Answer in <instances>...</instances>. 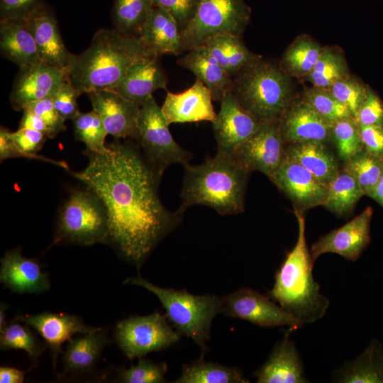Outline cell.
Returning <instances> with one entry per match:
<instances>
[{
	"mask_svg": "<svg viewBox=\"0 0 383 383\" xmlns=\"http://www.w3.org/2000/svg\"><path fill=\"white\" fill-rule=\"evenodd\" d=\"M107 146L104 153L86 150L87 166L72 174L101 201L108 217L107 244L139 270L183 213L163 206L158 194L162 175L138 148L118 140Z\"/></svg>",
	"mask_w": 383,
	"mask_h": 383,
	"instance_id": "cell-1",
	"label": "cell"
},
{
	"mask_svg": "<svg viewBox=\"0 0 383 383\" xmlns=\"http://www.w3.org/2000/svg\"><path fill=\"white\" fill-rule=\"evenodd\" d=\"M155 56L139 36L126 35L115 28H101L84 51L71 54L67 79L80 94L111 89L132 65Z\"/></svg>",
	"mask_w": 383,
	"mask_h": 383,
	"instance_id": "cell-2",
	"label": "cell"
},
{
	"mask_svg": "<svg viewBox=\"0 0 383 383\" xmlns=\"http://www.w3.org/2000/svg\"><path fill=\"white\" fill-rule=\"evenodd\" d=\"M294 212L298 223L297 240L276 272L267 296L304 326L322 318L330 301L321 293L313 277L314 262L306 243L304 211L295 208Z\"/></svg>",
	"mask_w": 383,
	"mask_h": 383,
	"instance_id": "cell-3",
	"label": "cell"
},
{
	"mask_svg": "<svg viewBox=\"0 0 383 383\" xmlns=\"http://www.w3.org/2000/svg\"><path fill=\"white\" fill-rule=\"evenodd\" d=\"M184 168L180 213L193 205L209 206L223 216L243 211L249 172L232 157L217 152L201 165Z\"/></svg>",
	"mask_w": 383,
	"mask_h": 383,
	"instance_id": "cell-4",
	"label": "cell"
},
{
	"mask_svg": "<svg viewBox=\"0 0 383 383\" xmlns=\"http://www.w3.org/2000/svg\"><path fill=\"white\" fill-rule=\"evenodd\" d=\"M123 284L141 287L155 294L165 310L167 321L179 335L197 344L203 357L210 338L212 321L221 313V297L214 294L195 295L185 289L160 287L140 276L128 277Z\"/></svg>",
	"mask_w": 383,
	"mask_h": 383,
	"instance_id": "cell-5",
	"label": "cell"
},
{
	"mask_svg": "<svg viewBox=\"0 0 383 383\" xmlns=\"http://www.w3.org/2000/svg\"><path fill=\"white\" fill-rule=\"evenodd\" d=\"M233 79L232 92L261 123L278 121L289 106V80L274 64L258 57Z\"/></svg>",
	"mask_w": 383,
	"mask_h": 383,
	"instance_id": "cell-6",
	"label": "cell"
},
{
	"mask_svg": "<svg viewBox=\"0 0 383 383\" xmlns=\"http://www.w3.org/2000/svg\"><path fill=\"white\" fill-rule=\"evenodd\" d=\"M108 236V217L99 199L89 189L72 192L60 211L52 245L107 244Z\"/></svg>",
	"mask_w": 383,
	"mask_h": 383,
	"instance_id": "cell-7",
	"label": "cell"
},
{
	"mask_svg": "<svg viewBox=\"0 0 383 383\" xmlns=\"http://www.w3.org/2000/svg\"><path fill=\"white\" fill-rule=\"evenodd\" d=\"M250 16L243 0H200L196 11L182 32V50L202 45L209 37L231 33L241 37Z\"/></svg>",
	"mask_w": 383,
	"mask_h": 383,
	"instance_id": "cell-8",
	"label": "cell"
},
{
	"mask_svg": "<svg viewBox=\"0 0 383 383\" xmlns=\"http://www.w3.org/2000/svg\"><path fill=\"white\" fill-rule=\"evenodd\" d=\"M162 109L152 96L141 105L138 121V137L145 159L160 175L170 165L189 164L191 154L174 140Z\"/></svg>",
	"mask_w": 383,
	"mask_h": 383,
	"instance_id": "cell-9",
	"label": "cell"
},
{
	"mask_svg": "<svg viewBox=\"0 0 383 383\" xmlns=\"http://www.w3.org/2000/svg\"><path fill=\"white\" fill-rule=\"evenodd\" d=\"M179 336L167 323L166 316L158 312L123 319L115 331L118 346L131 360L166 349L175 344Z\"/></svg>",
	"mask_w": 383,
	"mask_h": 383,
	"instance_id": "cell-10",
	"label": "cell"
},
{
	"mask_svg": "<svg viewBox=\"0 0 383 383\" xmlns=\"http://www.w3.org/2000/svg\"><path fill=\"white\" fill-rule=\"evenodd\" d=\"M221 313L265 327H288L294 331L303 326L267 295L248 288H240L221 297Z\"/></svg>",
	"mask_w": 383,
	"mask_h": 383,
	"instance_id": "cell-11",
	"label": "cell"
},
{
	"mask_svg": "<svg viewBox=\"0 0 383 383\" xmlns=\"http://www.w3.org/2000/svg\"><path fill=\"white\" fill-rule=\"evenodd\" d=\"M284 143L279 120L262 122L258 130L230 156L249 172L259 171L271 180L284 157Z\"/></svg>",
	"mask_w": 383,
	"mask_h": 383,
	"instance_id": "cell-12",
	"label": "cell"
},
{
	"mask_svg": "<svg viewBox=\"0 0 383 383\" xmlns=\"http://www.w3.org/2000/svg\"><path fill=\"white\" fill-rule=\"evenodd\" d=\"M220 103L212 127L218 152L230 156L258 130L261 122L240 105L232 91L226 94Z\"/></svg>",
	"mask_w": 383,
	"mask_h": 383,
	"instance_id": "cell-13",
	"label": "cell"
},
{
	"mask_svg": "<svg viewBox=\"0 0 383 383\" xmlns=\"http://www.w3.org/2000/svg\"><path fill=\"white\" fill-rule=\"evenodd\" d=\"M370 206L343 226L321 236L311 246L310 253L315 261L326 253L338 254L345 260L356 261L370 243Z\"/></svg>",
	"mask_w": 383,
	"mask_h": 383,
	"instance_id": "cell-14",
	"label": "cell"
},
{
	"mask_svg": "<svg viewBox=\"0 0 383 383\" xmlns=\"http://www.w3.org/2000/svg\"><path fill=\"white\" fill-rule=\"evenodd\" d=\"M271 181L292 200L296 209L304 211L323 206L328 185L286 154Z\"/></svg>",
	"mask_w": 383,
	"mask_h": 383,
	"instance_id": "cell-15",
	"label": "cell"
},
{
	"mask_svg": "<svg viewBox=\"0 0 383 383\" xmlns=\"http://www.w3.org/2000/svg\"><path fill=\"white\" fill-rule=\"evenodd\" d=\"M67 80L66 70L43 62L19 67L10 94L11 106L23 111L33 102L50 98Z\"/></svg>",
	"mask_w": 383,
	"mask_h": 383,
	"instance_id": "cell-16",
	"label": "cell"
},
{
	"mask_svg": "<svg viewBox=\"0 0 383 383\" xmlns=\"http://www.w3.org/2000/svg\"><path fill=\"white\" fill-rule=\"evenodd\" d=\"M22 20L34 38L42 62L67 71L72 53L64 44L48 6L44 3Z\"/></svg>",
	"mask_w": 383,
	"mask_h": 383,
	"instance_id": "cell-17",
	"label": "cell"
},
{
	"mask_svg": "<svg viewBox=\"0 0 383 383\" xmlns=\"http://www.w3.org/2000/svg\"><path fill=\"white\" fill-rule=\"evenodd\" d=\"M87 94L93 110L101 117L109 135L116 140L137 138L140 105L109 89L94 91Z\"/></svg>",
	"mask_w": 383,
	"mask_h": 383,
	"instance_id": "cell-18",
	"label": "cell"
},
{
	"mask_svg": "<svg viewBox=\"0 0 383 383\" xmlns=\"http://www.w3.org/2000/svg\"><path fill=\"white\" fill-rule=\"evenodd\" d=\"M284 143H325L331 140L333 123L325 120L306 100L288 108L279 119Z\"/></svg>",
	"mask_w": 383,
	"mask_h": 383,
	"instance_id": "cell-19",
	"label": "cell"
},
{
	"mask_svg": "<svg viewBox=\"0 0 383 383\" xmlns=\"http://www.w3.org/2000/svg\"><path fill=\"white\" fill-rule=\"evenodd\" d=\"M210 90L199 79L179 93L167 91L161 106L169 124L213 121L216 113L212 104Z\"/></svg>",
	"mask_w": 383,
	"mask_h": 383,
	"instance_id": "cell-20",
	"label": "cell"
},
{
	"mask_svg": "<svg viewBox=\"0 0 383 383\" xmlns=\"http://www.w3.org/2000/svg\"><path fill=\"white\" fill-rule=\"evenodd\" d=\"M289 329L278 340L264 364L254 373L257 383H307L304 367Z\"/></svg>",
	"mask_w": 383,
	"mask_h": 383,
	"instance_id": "cell-21",
	"label": "cell"
},
{
	"mask_svg": "<svg viewBox=\"0 0 383 383\" xmlns=\"http://www.w3.org/2000/svg\"><path fill=\"white\" fill-rule=\"evenodd\" d=\"M14 319L31 326L43 338L52 352L55 367L63 343L77 333L85 334L97 328L87 326L79 316L65 313L43 312L37 315H19Z\"/></svg>",
	"mask_w": 383,
	"mask_h": 383,
	"instance_id": "cell-22",
	"label": "cell"
},
{
	"mask_svg": "<svg viewBox=\"0 0 383 383\" xmlns=\"http://www.w3.org/2000/svg\"><path fill=\"white\" fill-rule=\"evenodd\" d=\"M0 281L18 294H40L50 288L48 274L38 262L23 257L20 250L7 252L1 257Z\"/></svg>",
	"mask_w": 383,
	"mask_h": 383,
	"instance_id": "cell-23",
	"label": "cell"
},
{
	"mask_svg": "<svg viewBox=\"0 0 383 383\" xmlns=\"http://www.w3.org/2000/svg\"><path fill=\"white\" fill-rule=\"evenodd\" d=\"M158 58L155 56L136 62L109 90L141 106L155 91L167 89V78Z\"/></svg>",
	"mask_w": 383,
	"mask_h": 383,
	"instance_id": "cell-24",
	"label": "cell"
},
{
	"mask_svg": "<svg viewBox=\"0 0 383 383\" xmlns=\"http://www.w3.org/2000/svg\"><path fill=\"white\" fill-rule=\"evenodd\" d=\"M181 34L173 16L165 9L154 6L138 36L147 48L157 56L178 55L183 52Z\"/></svg>",
	"mask_w": 383,
	"mask_h": 383,
	"instance_id": "cell-25",
	"label": "cell"
},
{
	"mask_svg": "<svg viewBox=\"0 0 383 383\" xmlns=\"http://www.w3.org/2000/svg\"><path fill=\"white\" fill-rule=\"evenodd\" d=\"M177 60V64L190 70L210 90L213 100L220 101L232 91L233 79L221 67L206 48H194Z\"/></svg>",
	"mask_w": 383,
	"mask_h": 383,
	"instance_id": "cell-26",
	"label": "cell"
},
{
	"mask_svg": "<svg viewBox=\"0 0 383 383\" xmlns=\"http://www.w3.org/2000/svg\"><path fill=\"white\" fill-rule=\"evenodd\" d=\"M0 50L19 67L42 62L34 38L22 19L0 20Z\"/></svg>",
	"mask_w": 383,
	"mask_h": 383,
	"instance_id": "cell-27",
	"label": "cell"
},
{
	"mask_svg": "<svg viewBox=\"0 0 383 383\" xmlns=\"http://www.w3.org/2000/svg\"><path fill=\"white\" fill-rule=\"evenodd\" d=\"M331 379L338 383H382L383 349L380 344L372 341L363 353L334 370Z\"/></svg>",
	"mask_w": 383,
	"mask_h": 383,
	"instance_id": "cell-28",
	"label": "cell"
},
{
	"mask_svg": "<svg viewBox=\"0 0 383 383\" xmlns=\"http://www.w3.org/2000/svg\"><path fill=\"white\" fill-rule=\"evenodd\" d=\"M108 342L106 331L100 328L68 340L62 361L66 372H87L97 362Z\"/></svg>",
	"mask_w": 383,
	"mask_h": 383,
	"instance_id": "cell-29",
	"label": "cell"
},
{
	"mask_svg": "<svg viewBox=\"0 0 383 383\" xmlns=\"http://www.w3.org/2000/svg\"><path fill=\"white\" fill-rule=\"evenodd\" d=\"M0 131L1 162L11 157H25L50 162L69 170L66 162L37 154L46 140L47 136L45 133L25 128H18L13 133L5 127H1Z\"/></svg>",
	"mask_w": 383,
	"mask_h": 383,
	"instance_id": "cell-30",
	"label": "cell"
},
{
	"mask_svg": "<svg viewBox=\"0 0 383 383\" xmlns=\"http://www.w3.org/2000/svg\"><path fill=\"white\" fill-rule=\"evenodd\" d=\"M203 45L233 79L259 57L245 47L240 36L231 33L212 35Z\"/></svg>",
	"mask_w": 383,
	"mask_h": 383,
	"instance_id": "cell-31",
	"label": "cell"
},
{
	"mask_svg": "<svg viewBox=\"0 0 383 383\" xmlns=\"http://www.w3.org/2000/svg\"><path fill=\"white\" fill-rule=\"evenodd\" d=\"M285 154L327 185L340 172L335 157L323 143L289 144L285 149Z\"/></svg>",
	"mask_w": 383,
	"mask_h": 383,
	"instance_id": "cell-32",
	"label": "cell"
},
{
	"mask_svg": "<svg viewBox=\"0 0 383 383\" xmlns=\"http://www.w3.org/2000/svg\"><path fill=\"white\" fill-rule=\"evenodd\" d=\"M174 383H247L250 382L242 371L217 362L199 360L183 365L181 376Z\"/></svg>",
	"mask_w": 383,
	"mask_h": 383,
	"instance_id": "cell-33",
	"label": "cell"
},
{
	"mask_svg": "<svg viewBox=\"0 0 383 383\" xmlns=\"http://www.w3.org/2000/svg\"><path fill=\"white\" fill-rule=\"evenodd\" d=\"M365 195L355 177L343 169L328 184L323 206L337 216H345Z\"/></svg>",
	"mask_w": 383,
	"mask_h": 383,
	"instance_id": "cell-34",
	"label": "cell"
},
{
	"mask_svg": "<svg viewBox=\"0 0 383 383\" xmlns=\"http://www.w3.org/2000/svg\"><path fill=\"white\" fill-rule=\"evenodd\" d=\"M153 6L152 0H115V29L126 35L138 36Z\"/></svg>",
	"mask_w": 383,
	"mask_h": 383,
	"instance_id": "cell-35",
	"label": "cell"
},
{
	"mask_svg": "<svg viewBox=\"0 0 383 383\" xmlns=\"http://www.w3.org/2000/svg\"><path fill=\"white\" fill-rule=\"evenodd\" d=\"M343 169L355 177L365 194L370 197L383 173V157L363 149L345 161Z\"/></svg>",
	"mask_w": 383,
	"mask_h": 383,
	"instance_id": "cell-36",
	"label": "cell"
},
{
	"mask_svg": "<svg viewBox=\"0 0 383 383\" xmlns=\"http://www.w3.org/2000/svg\"><path fill=\"white\" fill-rule=\"evenodd\" d=\"M322 48L311 39L302 38L292 43L284 54L282 65L292 75H308L318 60Z\"/></svg>",
	"mask_w": 383,
	"mask_h": 383,
	"instance_id": "cell-37",
	"label": "cell"
},
{
	"mask_svg": "<svg viewBox=\"0 0 383 383\" xmlns=\"http://www.w3.org/2000/svg\"><path fill=\"white\" fill-rule=\"evenodd\" d=\"M307 77L315 87L328 89L337 81L348 77V72L341 55L325 48Z\"/></svg>",
	"mask_w": 383,
	"mask_h": 383,
	"instance_id": "cell-38",
	"label": "cell"
},
{
	"mask_svg": "<svg viewBox=\"0 0 383 383\" xmlns=\"http://www.w3.org/2000/svg\"><path fill=\"white\" fill-rule=\"evenodd\" d=\"M73 125L76 139L84 143L87 151L104 153L109 150L105 144L107 131L95 111L84 113L80 112L73 119Z\"/></svg>",
	"mask_w": 383,
	"mask_h": 383,
	"instance_id": "cell-39",
	"label": "cell"
},
{
	"mask_svg": "<svg viewBox=\"0 0 383 383\" xmlns=\"http://www.w3.org/2000/svg\"><path fill=\"white\" fill-rule=\"evenodd\" d=\"M8 323L1 331L0 348L2 350L21 349L26 351L29 357L36 360L46 348V343H43L30 331L28 325H23L15 320Z\"/></svg>",
	"mask_w": 383,
	"mask_h": 383,
	"instance_id": "cell-40",
	"label": "cell"
},
{
	"mask_svg": "<svg viewBox=\"0 0 383 383\" xmlns=\"http://www.w3.org/2000/svg\"><path fill=\"white\" fill-rule=\"evenodd\" d=\"M331 139L335 145L339 157L344 162L364 149L359 125L353 116L333 123Z\"/></svg>",
	"mask_w": 383,
	"mask_h": 383,
	"instance_id": "cell-41",
	"label": "cell"
},
{
	"mask_svg": "<svg viewBox=\"0 0 383 383\" xmlns=\"http://www.w3.org/2000/svg\"><path fill=\"white\" fill-rule=\"evenodd\" d=\"M304 100L331 123L353 116L348 109L338 101L328 89L314 87L306 93Z\"/></svg>",
	"mask_w": 383,
	"mask_h": 383,
	"instance_id": "cell-42",
	"label": "cell"
},
{
	"mask_svg": "<svg viewBox=\"0 0 383 383\" xmlns=\"http://www.w3.org/2000/svg\"><path fill=\"white\" fill-rule=\"evenodd\" d=\"M167 365L165 362H154L139 357L136 365L119 370L121 382L125 383H162L166 382L165 375Z\"/></svg>",
	"mask_w": 383,
	"mask_h": 383,
	"instance_id": "cell-43",
	"label": "cell"
},
{
	"mask_svg": "<svg viewBox=\"0 0 383 383\" xmlns=\"http://www.w3.org/2000/svg\"><path fill=\"white\" fill-rule=\"evenodd\" d=\"M328 89L348 109L354 118L369 90L362 83L349 77L337 81Z\"/></svg>",
	"mask_w": 383,
	"mask_h": 383,
	"instance_id": "cell-44",
	"label": "cell"
},
{
	"mask_svg": "<svg viewBox=\"0 0 383 383\" xmlns=\"http://www.w3.org/2000/svg\"><path fill=\"white\" fill-rule=\"evenodd\" d=\"M26 108L28 109L43 121L48 138H54L57 134L66 130L65 119L56 110L50 98L33 102Z\"/></svg>",
	"mask_w": 383,
	"mask_h": 383,
	"instance_id": "cell-45",
	"label": "cell"
},
{
	"mask_svg": "<svg viewBox=\"0 0 383 383\" xmlns=\"http://www.w3.org/2000/svg\"><path fill=\"white\" fill-rule=\"evenodd\" d=\"M80 93L67 80L51 96L53 104L65 120H73L79 113L77 99Z\"/></svg>",
	"mask_w": 383,
	"mask_h": 383,
	"instance_id": "cell-46",
	"label": "cell"
},
{
	"mask_svg": "<svg viewBox=\"0 0 383 383\" xmlns=\"http://www.w3.org/2000/svg\"><path fill=\"white\" fill-rule=\"evenodd\" d=\"M153 6L169 12L182 32L193 18L200 0H152Z\"/></svg>",
	"mask_w": 383,
	"mask_h": 383,
	"instance_id": "cell-47",
	"label": "cell"
},
{
	"mask_svg": "<svg viewBox=\"0 0 383 383\" xmlns=\"http://www.w3.org/2000/svg\"><path fill=\"white\" fill-rule=\"evenodd\" d=\"M355 119L359 126H383V104L372 91L368 90Z\"/></svg>",
	"mask_w": 383,
	"mask_h": 383,
	"instance_id": "cell-48",
	"label": "cell"
},
{
	"mask_svg": "<svg viewBox=\"0 0 383 383\" xmlns=\"http://www.w3.org/2000/svg\"><path fill=\"white\" fill-rule=\"evenodd\" d=\"M44 3V0H0V20L23 19Z\"/></svg>",
	"mask_w": 383,
	"mask_h": 383,
	"instance_id": "cell-49",
	"label": "cell"
},
{
	"mask_svg": "<svg viewBox=\"0 0 383 383\" xmlns=\"http://www.w3.org/2000/svg\"><path fill=\"white\" fill-rule=\"evenodd\" d=\"M359 129L364 150L383 157V126H359Z\"/></svg>",
	"mask_w": 383,
	"mask_h": 383,
	"instance_id": "cell-50",
	"label": "cell"
},
{
	"mask_svg": "<svg viewBox=\"0 0 383 383\" xmlns=\"http://www.w3.org/2000/svg\"><path fill=\"white\" fill-rule=\"evenodd\" d=\"M23 128L38 131L45 135L47 133L45 125L42 118L27 108L23 110V116L19 124V128Z\"/></svg>",
	"mask_w": 383,
	"mask_h": 383,
	"instance_id": "cell-51",
	"label": "cell"
},
{
	"mask_svg": "<svg viewBox=\"0 0 383 383\" xmlns=\"http://www.w3.org/2000/svg\"><path fill=\"white\" fill-rule=\"evenodd\" d=\"M25 371L15 367L3 366L0 367L1 383H21L24 380Z\"/></svg>",
	"mask_w": 383,
	"mask_h": 383,
	"instance_id": "cell-52",
	"label": "cell"
},
{
	"mask_svg": "<svg viewBox=\"0 0 383 383\" xmlns=\"http://www.w3.org/2000/svg\"><path fill=\"white\" fill-rule=\"evenodd\" d=\"M370 197L383 207V173Z\"/></svg>",
	"mask_w": 383,
	"mask_h": 383,
	"instance_id": "cell-53",
	"label": "cell"
},
{
	"mask_svg": "<svg viewBox=\"0 0 383 383\" xmlns=\"http://www.w3.org/2000/svg\"><path fill=\"white\" fill-rule=\"evenodd\" d=\"M6 308H7V305L2 303L1 304V306H0V332L2 331L8 324L6 321V315H5V311Z\"/></svg>",
	"mask_w": 383,
	"mask_h": 383,
	"instance_id": "cell-54",
	"label": "cell"
}]
</instances>
